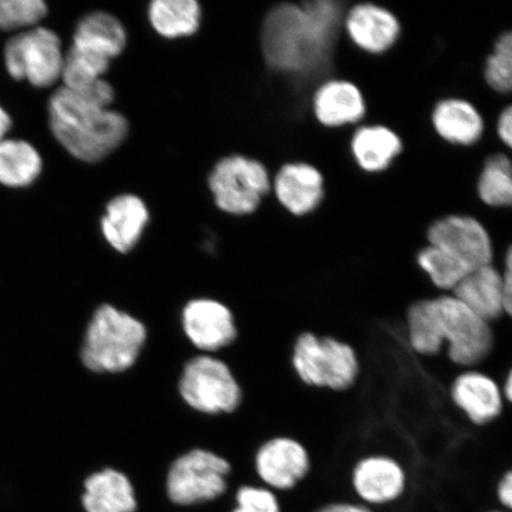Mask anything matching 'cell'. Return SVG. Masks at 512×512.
Segmentation results:
<instances>
[{
	"mask_svg": "<svg viewBox=\"0 0 512 512\" xmlns=\"http://www.w3.org/2000/svg\"><path fill=\"white\" fill-rule=\"evenodd\" d=\"M64 59L61 37L43 25L11 35L3 50L4 67L10 78L37 89L61 82Z\"/></svg>",
	"mask_w": 512,
	"mask_h": 512,
	"instance_id": "6",
	"label": "cell"
},
{
	"mask_svg": "<svg viewBox=\"0 0 512 512\" xmlns=\"http://www.w3.org/2000/svg\"><path fill=\"white\" fill-rule=\"evenodd\" d=\"M145 341L142 322L111 305H102L88 324L81 360L95 373H121L137 361Z\"/></svg>",
	"mask_w": 512,
	"mask_h": 512,
	"instance_id": "4",
	"label": "cell"
},
{
	"mask_svg": "<svg viewBox=\"0 0 512 512\" xmlns=\"http://www.w3.org/2000/svg\"><path fill=\"white\" fill-rule=\"evenodd\" d=\"M495 265L503 275L505 316L512 319V245L505 249L502 260Z\"/></svg>",
	"mask_w": 512,
	"mask_h": 512,
	"instance_id": "31",
	"label": "cell"
},
{
	"mask_svg": "<svg viewBox=\"0 0 512 512\" xmlns=\"http://www.w3.org/2000/svg\"><path fill=\"white\" fill-rule=\"evenodd\" d=\"M230 465L227 460L204 450L184 454L172 464L168 475V494L177 504L210 501L226 490Z\"/></svg>",
	"mask_w": 512,
	"mask_h": 512,
	"instance_id": "11",
	"label": "cell"
},
{
	"mask_svg": "<svg viewBox=\"0 0 512 512\" xmlns=\"http://www.w3.org/2000/svg\"><path fill=\"white\" fill-rule=\"evenodd\" d=\"M416 264L440 293H452L460 281L471 273L439 249L428 245L416 255Z\"/></svg>",
	"mask_w": 512,
	"mask_h": 512,
	"instance_id": "27",
	"label": "cell"
},
{
	"mask_svg": "<svg viewBox=\"0 0 512 512\" xmlns=\"http://www.w3.org/2000/svg\"><path fill=\"white\" fill-rule=\"evenodd\" d=\"M350 149L363 171L377 174L387 170L402 150L398 134L383 125H356Z\"/></svg>",
	"mask_w": 512,
	"mask_h": 512,
	"instance_id": "22",
	"label": "cell"
},
{
	"mask_svg": "<svg viewBox=\"0 0 512 512\" xmlns=\"http://www.w3.org/2000/svg\"><path fill=\"white\" fill-rule=\"evenodd\" d=\"M496 131L499 140L512 152V105L505 107L499 114Z\"/></svg>",
	"mask_w": 512,
	"mask_h": 512,
	"instance_id": "33",
	"label": "cell"
},
{
	"mask_svg": "<svg viewBox=\"0 0 512 512\" xmlns=\"http://www.w3.org/2000/svg\"><path fill=\"white\" fill-rule=\"evenodd\" d=\"M502 392L504 396V401L508 402L512 407V368L508 371L507 376L503 380L502 384Z\"/></svg>",
	"mask_w": 512,
	"mask_h": 512,
	"instance_id": "36",
	"label": "cell"
},
{
	"mask_svg": "<svg viewBox=\"0 0 512 512\" xmlns=\"http://www.w3.org/2000/svg\"><path fill=\"white\" fill-rule=\"evenodd\" d=\"M293 366L307 386L348 392L361 375V360L354 347L332 336L305 332L297 339Z\"/></svg>",
	"mask_w": 512,
	"mask_h": 512,
	"instance_id": "5",
	"label": "cell"
},
{
	"mask_svg": "<svg viewBox=\"0 0 512 512\" xmlns=\"http://www.w3.org/2000/svg\"><path fill=\"white\" fill-rule=\"evenodd\" d=\"M352 0H312L283 4L268 14L262 49L278 72L318 87L334 78L335 56L345 34L344 18Z\"/></svg>",
	"mask_w": 512,
	"mask_h": 512,
	"instance_id": "1",
	"label": "cell"
},
{
	"mask_svg": "<svg viewBox=\"0 0 512 512\" xmlns=\"http://www.w3.org/2000/svg\"><path fill=\"white\" fill-rule=\"evenodd\" d=\"M408 490L409 473L406 466L389 454H364L350 469L351 501L374 511L395 507L407 496Z\"/></svg>",
	"mask_w": 512,
	"mask_h": 512,
	"instance_id": "7",
	"label": "cell"
},
{
	"mask_svg": "<svg viewBox=\"0 0 512 512\" xmlns=\"http://www.w3.org/2000/svg\"><path fill=\"white\" fill-rule=\"evenodd\" d=\"M239 508L233 512H280L277 498L270 491L242 488L238 492Z\"/></svg>",
	"mask_w": 512,
	"mask_h": 512,
	"instance_id": "30",
	"label": "cell"
},
{
	"mask_svg": "<svg viewBox=\"0 0 512 512\" xmlns=\"http://www.w3.org/2000/svg\"><path fill=\"white\" fill-rule=\"evenodd\" d=\"M427 245L439 249L469 272L495 261L488 230L471 216L450 215L433 222L427 230Z\"/></svg>",
	"mask_w": 512,
	"mask_h": 512,
	"instance_id": "10",
	"label": "cell"
},
{
	"mask_svg": "<svg viewBox=\"0 0 512 512\" xmlns=\"http://www.w3.org/2000/svg\"><path fill=\"white\" fill-rule=\"evenodd\" d=\"M495 504L507 512H512V467L498 478L494 490Z\"/></svg>",
	"mask_w": 512,
	"mask_h": 512,
	"instance_id": "32",
	"label": "cell"
},
{
	"mask_svg": "<svg viewBox=\"0 0 512 512\" xmlns=\"http://www.w3.org/2000/svg\"><path fill=\"white\" fill-rule=\"evenodd\" d=\"M43 172V158L28 140L6 137L0 140V185L25 189L38 181Z\"/></svg>",
	"mask_w": 512,
	"mask_h": 512,
	"instance_id": "23",
	"label": "cell"
},
{
	"mask_svg": "<svg viewBox=\"0 0 512 512\" xmlns=\"http://www.w3.org/2000/svg\"><path fill=\"white\" fill-rule=\"evenodd\" d=\"M82 503L87 512H134L136 498L130 480L108 469L89 477Z\"/></svg>",
	"mask_w": 512,
	"mask_h": 512,
	"instance_id": "24",
	"label": "cell"
},
{
	"mask_svg": "<svg viewBox=\"0 0 512 512\" xmlns=\"http://www.w3.org/2000/svg\"><path fill=\"white\" fill-rule=\"evenodd\" d=\"M179 392L197 411L217 414L238 408L241 390L226 363L210 356L191 360L184 368Z\"/></svg>",
	"mask_w": 512,
	"mask_h": 512,
	"instance_id": "9",
	"label": "cell"
},
{
	"mask_svg": "<svg viewBox=\"0 0 512 512\" xmlns=\"http://www.w3.org/2000/svg\"><path fill=\"white\" fill-rule=\"evenodd\" d=\"M149 210L139 197L120 195L107 204L101 219V232L111 247L119 253L130 252L142 238Z\"/></svg>",
	"mask_w": 512,
	"mask_h": 512,
	"instance_id": "20",
	"label": "cell"
},
{
	"mask_svg": "<svg viewBox=\"0 0 512 512\" xmlns=\"http://www.w3.org/2000/svg\"><path fill=\"white\" fill-rule=\"evenodd\" d=\"M317 512H376L355 501H347V499H338V501L328 503L320 508Z\"/></svg>",
	"mask_w": 512,
	"mask_h": 512,
	"instance_id": "34",
	"label": "cell"
},
{
	"mask_svg": "<svg viewBox=\"0 0 512 512\" xmlns=\"http://www.w3.org/2000/svg\"><path fill=\"white\" fill-rule=\"evenodd\" d=\"M149 18L160 36L187 37L200 28L201 8L195 0H156L150 4Z\"/></svg>",
	"mask_w": 512,
	"mask_h": 512,
	"instance_id": "25",
	"label": "cell"
},
{
	"mask_svg": "<svg viewBox=\"0 0 512 512\" xmlns=\"http://www.w3.org/2000/svg\"><path fill=\"white\" fill-rule=\"evenodd\" d=\"M405 336L409 350L432 358L444 354L459 370L477 369L495 347L492 326L452 293L421 299L408 307Z\"/></svg>",
	"mask_w": 512,
	"mask_h": 512,
	"instance_id": "2",
	"label": "cell"
},
{
	"mask_svg": "<svg viewBox=\"0 0 512 512\" xmlns=\"http://www.w3.org/2000/svg\"><path fill=\"white\" fill-rule=\"evenodd\" d=\"M48 14L43 0H0V31L21 34L40 27Z\"/></svg>",
	"mask_w": 512,
	"mask_h": 512,
	"instance_id": "28",
	"label": "cell"
},
{
	"mask_svg": "<svg viewBox=\"0 0 512 512\" xmlns=\"http://www.w3.org/2000/svg\"><path fill=\"white\" fill-rule=\"evenodd\" d=\"M344 30L356 48L371 55L387 53L401 34L398 18L373 0H352L345 14Z\"/></svg>",
	"mask_w": 512,
	"mask_h": 512,
	"instance_id": "13",
	"label": "cell"
},
{
	"mask_svg": "<svg viewBox=\"0 0 512 512\" xmlns=\"http://www.w3.org/2000/svg\"><path fill=\"white\" fill-rule=\"evenodd\" d=\"M484 79L492 91L512 95V30L497 38L485 61Z\"/></svg>",
	"mask_w": 512,
	"mask_h": 512,
	"instance_id": "29",
	"label": "cell"
},
{
	"mask_svg": "<svg viewBox=\"0 0 512 512\" xmlns=\"http://www.w3.org/2000/svg\"><path fill=\"white\" fill-rule=\"evenodd\" d=\"M114 89L105 79L83 91L59 86L48 101L51 134L70 156L98 163L124 143L128 123L111 110Z\"/></svg>",
	"mask_w": 512,
	"mask_h": 512,
	"instance_id": "3",
	"label": "cell"
},
{
	"mask_svg": "<svg viewBox=\"0 0 512 512\" xmlns=\"http://www.w3.org/2000/svg\"><path fill=\"white\" fill-rule=\"evenodd\" d=\"M126 41V31L117 18L104 11H94L76 23L69 48L111 64L115 57L123 53Z\"/></svg>",
	"mask_w": 512,
	"mask_h": 512,
	"instance_id": "18",
	"label": "cell"
},
{
	"mask_svg": "<svg viewBox=\"0 0 512 512\" xmlns=\"http://www.w3.org/2000/svg\"><path fill=\"white\" fill-rule=\"evenodd\" d=\"M448 394L464 418L475 427L491 424L505 407L501 384L479 369H464L454 376Z\"/></svg>",
	"mask_w": 512,
	"mask_h": 512,
	"instance_id": "12",
	"label": "cell"
},
{
	"mask_svg": "<svg viewBox=\"0 0 512 512\" xmlns=\"http://www.w3.org/2000/svg\"><path fill=\"white\" fill-rule=\"evenodd\" d=\"M311 111L326 128H342L362 123L366 102L360 88L347 80H326L311 95Z\"/></svg>",
	"mask_w": 512,
	"mask_h": 512,
	"instance_id": "14",
	"label": "cell"
},
{
	"mask_svg": "<svg viewBox=\"0 0 512 512\" xmlns=\"http://www.w3.org/2000/svg\"><path fill=\"white\" fill-rule=\"evenodd\" d=\"M216 206L232 215L251 214L268 190L270 177L264 165L242 156L223 158L209 177Z\"/></svg>",
	"mask_w": 512,
	"mask_h": 512,
	"instance_id": "8",
	"label": "cell"
},
{
	"mask_svg": "<svg viewBox=\"0 0 512 512\" xmlns=\"http://www.w3.org/2000/svg\"><path fill=\"white\" fill-rule=\"evenodd\" d=\"M311 467L310 456L299 441L277 438L268 441L256 456L259 476L275 489L288 490L303 480Z\"/></svg>",
	"mask_w": 512,
	"mask_h": 512,
	"instance_id": "16",
	"label": "cell"
},
{
	"mask_svg": "<svg viewBox=\"0 0 512 512\" xmlns=\"http://www.w3.org/2000/svg\"><path fill=\"white\" fill-rule=\"evenodd\" d=\"M477 192L486 206L512 208V152H495L485 159Z\"/></svg>",
	"mask_w": 512,
	"mask_h": 512,
	"instance_id": "26",
	"label": "cell"
},
{
	"mask_svg": "<svg viewBox=\"0 0 512 512\" xmlns=\"http://www.w3.org/2000/svg\"><path fill=\"white\" fill-rule=\"evenodd\" d=\"M12 125H14V123H12L10 113L6 111L2 105H0V140L8 137Z\"/></svg>",
	"mask_w": 512,
	"mask_h": 512,
	"instance_id": "35",
	"label": "cell"
},
{
	"mask_svg": "<svg viewBox=\"0 0 512 512\" xmlns=\"http://www.w3.org/2000/svg\"><path fill=\"white\" fill-rule=\"evenodd\" d=\"M275 194L288 213L305 217L319 208L325 197V181L316 166L288 163L275 177Z\"/></svg>",
	"mask_w": 512,
	"mask_h": 512,
	"instance_id": "17",
	"label": "cell"
},
{
	"mask_svg": "<svg viewBox=\"0 0 512 512\" xmlns=\"http://www.w3.org/2000/svg\"><path fill=\"white\" fill-rule=\"evenodd\" d=\"M183 328L192 344L204 351L227 347L236 337L232 312L211 299L192 300L185 306Z\"/></svg>",
	"mask_w": 512,
	"mask_h": 512,
	"instance_id": "15",
	"label": "cell"
},
{
	"mask_svg": "<svg viewBox=\"0 0 512 512\" xmlns=\"http://www.w3.org/2000/svg\"><path fill=\"white\" fill-rule=\"evenodd\" d=\"M485 512H507L501 508H492V509H489V510H486Z\"/></svg>",
	"mask_w": 512,
	"mask_h": 512,
	"instance_id": "37",
	"label": "cell"
},
{
	"mask_svg": "<svg viewBox=\"0 0 512 512\" xmlns=\"http://www.w3.org/2000/svg\"><path fill=\"white\" fill-rule=\"evenodd\" d=\"M452 294L490 325L505 316L503 275L495 264L467 274Z\"/></svg>",
	"mask_w": 512,
	"mask_h": 512,
	"instance_id": "19",
	"label": "cell"
},
{
	"mask_svg": "<svg viewBox=\"0 0 512 512\" xmlns=\"http://www.w3.org/2000/svg\"><path fill=\"white\" fill-rule=\"evenodd\" d=\"M432 125L446 143L472 146L484 133V121L477 108L463 99L440 100L432 112Z\"/></svg>",
	"mask_w": 512,
	"mask_h": 512,
	"instance_id": "21",
	"label": "cell"
}]
</instances>
